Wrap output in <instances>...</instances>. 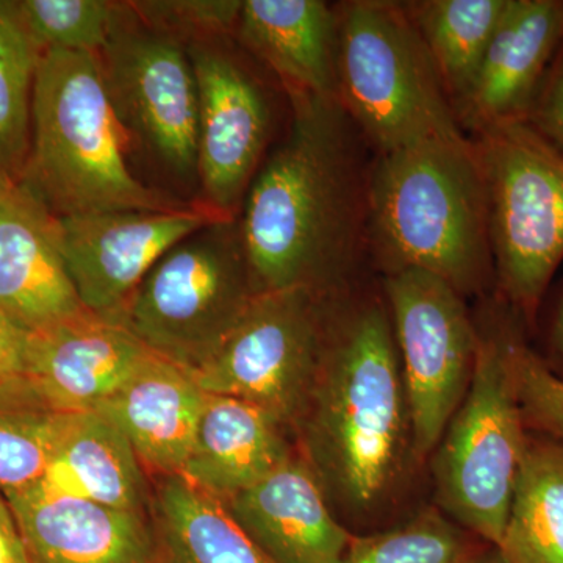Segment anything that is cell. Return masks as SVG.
Listing matches in <instances>:
<instances>
[{
  "instance_id": "6da1fadb",
  "label": "cell",
  "mask_w": 563,
  "mask_h": 563,
  "mask_svg": "<svg viewBox=\"0 0 563 563\" xmlns=\"http://www.w3.org/2000/svg\"><path fill=\"white\" fill-rule=\"evenodd\" d=\"M287 96V135L263 161L240 211L244 251L257 295H333L351 288L368 252L372 150L335 98Z\"/></svg>"
},
{
  "instance_id": "7a4b0ae2",
  "label": "cell",
  "mask_w": 563,
  "mask_h": 563,
  "mask_svg": "<svg viewBox=\"0 0 563 563\" xmlns=\"http://www.w3.org/2000/svg\"><path fill=\"white\" fill-rule=\"evenodd\" d=\"M295 431L332 507L351 520L374 517L401 490L415 463L412 420L384 292L325 298L320 366Z\"/></svg>"
},
{
  "instance_id": "3957f363",
  "label": "cell",
  "mask_w": 563,
  "mask_h": 563,
  "mask_svg": "<svg viewBox=\"0 0 563 563\" xmlns=\"http://www.w3.org/2000/svg\"><path fill=\"white\" fill-rule=\"evenodd\" d=\"M366 246L384 276L433 274L463 298L495 284L484 177L468 136L373 155Z\"/></svg>"
},
{
  "instance_id": "277c9868",
  "label": "cell",
  "mask_w": 563,
  "mask_h": 563,
  "mask_svg": "<svg viewBox=\"0 0 563 563\" xmlns=\"http://www.w3.org/2000/svg\"><path fill=\"white\" fill-rule=\"evenodd\" d=\"M128 143L98 55L43 52L21 184L57 218L190 207L136 179Z\"/></svg>"
},
{
  "instance_id": "5b68a950",
  "label": "cell",
  "mask_w": 563,
  "mask_h": 563,
  "mask_svg": "<svg viewBox=\"0 0 563 563\" xmlns=\"http://www.w3.org/2000/svg\"><path fill=\"white\" fill-rule=\"evenodd\" d=\"M521 324L501 299L476 324L479 340L472 383L432 454L440 512L498 547L529 435L510 352Z\"/></svg>"
},
{
  "instance_id": "8992f818",
  "label": "cell",
  "mask_w": 563,
  "mask_h": 563,
  "mask_svg": "<svg viewBox=\"0 0 563 563\" xmlns=\"http://www.w3.org/2000/svg\"><path fill=\"white\" fill-rule=\"evenodd\" d=\"M335 9L336 101L373 155L465 139L404 2L351 0Z\"/></svg>"
},
{
  "instance_id": "52a82bcc",
  "label": "cell",
  "mask_w": 563,
  "mask_h": 563,
  "mask_svg": "<svg viewBox=\"0 0 563 563\" xmlns=\"http://www.w3.org/2000/svg\"><path fill=\"white\" fill-rule=\"evenodd\" d=\"M468 139L484 177L499 299L529 328L563 261V155L528 121Z\"/></svg>"
},
{
  "instance_id": "ba28073f",
  "label": "cell",
  "mask_w": 563,
  "mask_h": 563,
  "mask_svg": "<svg viewBox=\"0 0 563 563\" xmlns=\"http://www.w3.org/2000/svg\"><path fill=\"white\" fill-rule=\"evenodd\" d=\"M257 296L240 218L211 222L155 263L117 322L154 354L201 368Z\"/></svg>"
},
{
  "instance_id": "9c48e42d",
  "label": "cell",
  "mask_w": 563,
  "mask_h": 563,
  "mask_svg": "<svg viewBox=\"0 0 563 563\" xmlns=\"http://www.w3.org/2000/svg\"><path fill=\"white\" fill-rule=\"evenodd\" d=\"M328 296L307 288L255 296L218 351L191 373L196 384L207 395L254 404L295 429L320 366Z\"/></svg>"
},
{
  "instance_id": "30bf717a",
  "label": "cell",
  "mask_w": 563,
  "mask_h": 563,
  "mask_svg": "<svg viewBox=\"0 0 563 563\" xmlns=\"http://www.w3.org/2000/svg\"><path fill=\"white\" fill-rule=\"evenodd\" d=\"M383 292L409 399L415 463H421L468 391L479 333L465 298L433 274L384 276Z\"/></svg>"
},
{
  "instance_id": "8fae6325",
  "label": "cell",
  "mask_w": 563,
  "mask_h": 563,
  "mask_svg": "<svg viewBox=\"0 0 563 563\" xmlns=\"http://www.w3.org/2000/svg\"><path fill=\"white\" fill-rule=\"evenodd\" d=\"M103 81L122 128L163 168L198 179V81L187 47L124 11L99 55Z\"/></svg>"
},
{
  "instance_id": "7c38bea8",
  "label": "cell",
  "mask_w": 563,
  "mask_h": 563,
  "mask_svg": "<svg viewBox=\"0 0 563 563\" xmlns=\"http://www.w3.org/2000/svg\"><path fill=\"white\" fill-rule=\"evenodd\" d=\"M222 41L187 46L199 95L198 201L218 217L239 218L272 135L261 81Z\"/></svg>"
},
{
  "instance_id": "4fadbf2b",
  "label": "cell",
  "mask_w": 563,
  "mask_h": 563,
  "mask_svg": "<svg viewBox=\"0 0 563 563\" xmlns=\"http://www.w3.org/2000/svg\"><path fill=\"white\" fill-rule=\"evenodd\" d=\"M221 220L225 218L196 201L174 211L62 217L57 218L58 247L81 306L114 321L166 252L185 236Z\"/></svg>"
},
{
  "instance_id": "5bb4252c",
  "label": "cell",
  "mask_w": 563,
  "mask_h": 563,
  "mask_svg": "<svg viewBox=\"0 0 563 563\" xmlns=\"http://www.w3.org/2000/svg\"><path fill=\"white\" fill-rule=\"evenodd\" d=\"M151 351L124 325L90 310L29 333L25 377L33 401L55 413L98 410Z\"/></svg>"
},
{
  "instance_id": "9a60e30c",
  "label": "cell",
  "mask_w": 563,
  "mask_h": 563,
  "mask_svg": "<svg viewBox=\"0 0 563 563\" xmlns=\"http://www.w3.org/2000/svg\"><path fill=\"white\" fill-rule=\"evenodd\" d=\"M563 44V0H509L472 84L455 102L466 136L528 121Z\"/></svg>"
},
{
  "instance_id": "2e32d148",
  "label": "cell",
  "mask_w": 563,
  "mask_h": 563,
  "mask_svg": "<svg viewBox=\"0 0 563 563\" xmlns=\"http://www.w3.org/2000/svg\"><path fill=\"white\" fill-rule=\"evenodd\" d=\"M85 310L58 247L57 217L0 174V313L33 333Z\"/></svg>"
},
{
  "instance_id": "e0dca14e",
  "label": "cell",
  "mask_w": 563,
  "mask_h": 563,
  "mask_svg": "<svg viewBox=\"0 0 563 563\" xmlns=\"http://www.w3.org/2000/svg\"><path fill=\"white\" fill-rule=\"evenodd\" d=\"M224 504L272 563H339L354 536L299 450Z\"/></svg>"
},
{
  "instance_id": "ac0fdd59",
  "label": "cell",
  "mask_w": 563,
  "mask_h": 563,
  "mask_svg": "<svg viewBox=\"0 0 563 563\" xmlns=\"http://www.w3.org/2000/svg\"><path fill=\"white\" fill-rule=\"evenodd\" d=\"M31 563H154L150 514L36 484L10 493Z\"/></svg>"
},
{
  "instance_id": "d6986e66",
  "label": "cell",
  "mask_w": 563,
  "mask_h": 563,
  "mask_svg": "<svg viewBox=\"0 0 563 563\" xmlns=\"http://www.w3.org/2000/svg\"><path fill=\"white\" fill-rule=\"evenodd\" d=\"M206 398L188 369L151 352L96 412L124 433L146 472L169 476L184 470Z\"/></svg>"
},
{
  "instance_id": "ffe728a7",
  "label": "cell",
  "mask_w": 563,
  "mask_h": 563,
  "mask_svg": "<svg viewBox=\"0 0 563 563\" xmlns=\"http://www.w3.org/2000/svg\"><path fill=\"white\" fill-rule=\"evenodd\" d=\"M290 428L254 404L207 395L181 476L222 503L246 490L298 448Z\"/></svg>"
},
{
  "instance_id": "44dd1931",
  "label": "cell",
  "mask_w": 563,
  "mask_h": 563,
  "mask_svg": "<svg viewBox=\"0 0 563 563\" xmlns=\"http://www.w3.org/2000/svg\"><path fill=\"white\" fill-rule=\"evenodd\" d=\"M335 7L321 0H244L235 38L285 92L336 99Z\"/></svg>"
},
{
  "instance_id": "7402d4cb",
  "label": "cell",
  "mask_w": 563,
  "mask_h": 563,
  "mask_svg": "<svg viewBox=\"0 0 563 563\" xmlns=\"http://www.w3.org/2000/svg\"><path fill=\"white\" fill-rule=\"evenodd\" d=\"M103 506L150 514L146 470L124 433L102 413H63L57 450L43 483Z\"/></svg>"
},
{
  "instance_id": "603a6c76",
  "label": "cell",
  "mask_w": 563,
  "mask_h": 563,
  "mask_svg": "<svg viewBox=\"0 0 563 563\" xmlns=\"http://www.w3.org/2000/svg\"><path fill=\"white\" fill-rule=\"evenodd\" d=\"M150 518L154 563H272L221 499L181 474L157 476Z\"/></svg>"
},
{
  "instance_id": "cb8c5ba5",
  "label": "cell",
  "mask_w": 563,
  "mask_h": 563,
  "mask_svg": "<svg viewBox=\"0 0 563 563\" xmlns=\"http://www.w3.org/2000/svg\"><path fill=\"white\" fill-rule=\"evenodd\" d=\"M499 548L510 563H563V439L529 432Z\"/></svg>"
},
{
  "instance_id": "d4e9b609",
  "label": "cell",
  "mask_w": 563,
  "mask_h": 563,
  "mask_svg": "<svg viewBox=\"0 0 563 563\" xmlns=\"http://www.w3.org/2000/svg\"><path fill=\"white\" fill-rule=\"evenodd\" d=\"M509 0L404 2L450 101L465 95Z\"/></svg>"
},
{
  "instance_id": "484cf974",
  "label": "cell",
  "mask_w": 563,
  "mask_h": 563,
  "mask_svg": "<svg viewBox=\"0 0 563 563\" xmlns=\"http://www.w3.org/2000/svg\"><path fill=\"white\" fill-rule=\"evenodd\" d=\"M40 47L18 2L0 0V174L21 180L31 150L32 102Z\"/></svg>"
},
{
  "instance_id": "4316f807",
  "label": "cell",
  "mask_w": 563,
  "mask_h": 563,
  "mask_svg": "<svg viewBox=\"0 0 563 563\" xmlns=\"http://www.w3.org/2000/svg\"><path fill=\"white\" fill-rule=\"evenodd\" d=\"M470 542L439 509L421 510L406 523L352 536L339 563H459Z\"/></svg>"
},
{
  "instance_id": "83f0119b",
  "label": "cell",
  "mask_w": 563,
  "mask_h": 563,
  "mask_svg": "<svg viewBox=\"0 0 563 563\" xmlns=\"http://www.w3.org/2000/svg\"><path fill=\"white\" fill-rule=\"evenodd\" d=\"M22 21L41 52L101 55L124 11L106 0H21Z\"/></svg>"
},
{
  "instance_id": "f1b7e54d",
  "label": "cell",
  "mask_w": 563,
  "mask_h": 563,
  "mask_svg": "<svg viewBox=\"0 0 563 563\" xmlns=\"http://www.w3.org/2000/svg\"><path fill=\"white\" fill-rule=\"evenodd\" d=\"M63 413L40 409H0V493L3 496L43 483L62 431Z\"/></svg>"
},
{
  "instance_id": "f546056e",
  "label": "cell",
  "mask_w": 563,
  "mask_h": 563,
  "mask_svg": "<svg viewBox=\"0 0 563 563\" xmlns=\"http://www.w3.org/2000/svg\"><path fill=\"white\" fill-rule=\"evenodd\" d=\"M128 3L146 27L172 36L185 47L233 35L243 5L242 0H150Z\"/></svg>"
},
{
  "instance_id": "4dcf8cb0",
  "label": "cell",
  "mask_w": 563,
  "mask_h": 563,
  "mask_svg": "<svg viewBox=\"0 0 563 563\" xmlns=\"http://www.w3.org/2000/svg\"><path fill=\"white\" fill-rule=\"evenodd\" d=\"M514 369L528 432L563 439V380L528 343L515 350Z\"/></svg>"
},
{
  "instance_id": "1f68e13d",
  "label": "cell",
  "mask_w": 563,
  "mask_h": 563,
  "mask_svg": "<svg viewBox=\"0 0 563 563\" xmlns=\"http://www.w3.org/2000/svg\"><path fill=\"white\" fill-rule=\"evenodd\" d=\"M27 343L29 332L0 313V409H40L25 377Z\"/></svg>"
},
{
  "instance_id": "d6a6232c",
  "label": "cell",
  "mask_w": 563,
  "mask_h": 563,
  "mask_svg": "<svg viewBox=\"0 0 563 563\" xmlns=\"http://www.w3.org/2000/svg\"><path fill=\"white\" fill-rule=\"evenodd\" d=\"M528 122L563 155V44L529 111Z\"/></svg>"
},
{
  "instance_id": "836d02e7",
  "label": "cell",
  "mask_w": 563,
  "mask_h": 563,
  "mask_svg": "<svg viewBox=\"0 0 563 563\" xmlns=\"http://www.w3.org/2000/svg\"><path fill=\"white\" fill-rule=\"evenodd\" d=\"M0 563H31L9 499L0 493Z\"/></svg>"
},
{
  "instance_id": "e575fe53",
  "label": "cell",
  "mask_w": 563,
  "mask_h": 563,
  "mask_svg": "<svg viewBox=\"0 0 563 563\" xmlns=\"http://www.w3.org/2000/svg\"><path fill=\"white\" fill-rule=\"evenodd\" d=\"M558 379L563 380V292L550 331V355L543 358Z\"/></svg>"
},
{
  "instance_id": "d590c367",
  "label": "cell",
  "mask_w": 563,
  "mask_h": 563,
  "mask_svg": "<svg viewBox=\"0 0 563 563\" xmlns=\"http://www.w3.org/2000/svg\"><path fill=\"white\" fill-rule=\"evenodd\" d=\"M459 563H510L504 555L501 548L498 544L485 543L479 540V543H470L468 550L465 551L461 562Z\"/></svg>"
}]
</instances>
